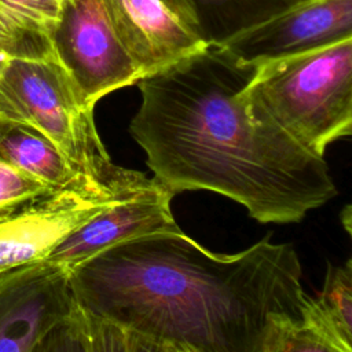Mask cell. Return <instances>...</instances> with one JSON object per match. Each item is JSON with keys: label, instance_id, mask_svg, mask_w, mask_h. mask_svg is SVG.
Returning a JSON list of instances; mask_svg holds the SVG:
<instances>
[{"label": "cell", "instance_id": "d6986e66", "mask_svg": "<svg viewBox=\"0 0 352 352\" xmlns=\"http://www.w3.org/2000/svg\"><path fill=\"white\" fill-rule=\"evenodd\" d=\"M54 55L19 37L0 22V72L11 58H51Z\"/></svg>", "mask_w": 352, "mask_h": 352}, {"label": "cell", "instance_id": "6da1fadb", "mask_svg": "<svg viewBox=\"0 0 352 352\" xmlns=\"http://www.w3.org/2000/svg\"><path fill=\"white\" fill-rule=\"evenodd\" d=\"M254 69L208 45L143 77L129 132L173 194L206 190L260 223H298L337 187L323 157L252 113L241 89Z\"/></svg>", "mask_w": 352, "mask_h": 352}, {"label": "cell", "instance_id": "5b68a950", "mask_svg": "<svg viewBox=\"0 0 352 352\" xmlns=\"http://www.w3.org/2000/svg\"><path fill=\"white\" fill-rule=\"evenodd\" d=\"M51 44L88 106L144 77L117 34L104 0H63Z\"/></svg>", "mask_w": 352, "mask_h": 352}, {"label": "cell", "instance_id": "8fae6325", "mask_svg": "<svg viewBox=\"0 0 352 352\" xmlns=\"http://www.w3.org/2000/svg\"><path fill=\"white\" fill-rule=\"evenodd\" d=\"M0 160L38 177L54 188H77L103 195V191L78 175L58 147L37 129L0 118Z\"/></svg>", "mask_w": 352, "mask_h": 352}, {"label": "cell", "instance_id": "ba28073f", "mask_svg": "<svg viewBox=\"0 0 352 352\" xmlns=\"http://www.w3.org/2000/svg\"><path fill=\"white\" fill-rule=\"evenodd\" d=\"M76 305L66 270L45 261L14 270L0 286V352H30Z\"/></svg>", "mask_w": 352, "mask_h": 352}, {"label": "cell", "instance_id": "e0dca14e", "mask_svg": "<svg viewBox=\"0 0 352 352\" xmlns=\"http://www.w3.org/2000/svg\"><path fill=\"white\" fill-rule=\"evenodd\" d=\"M30 352H89L84 312L76 305L73 312L51 327Z\"/></svg>", "mask_w": 352, "mask_h": 352}, {"label": "cell", "instance_id": "9a60e30c", "mask_svg": "<svg viewBox=\"0 0 352 352\" xmlns=\"http://www.w3.org/2000/svg\"><path fill=\"white\" fill-rule=\"evenodd\" d=\"M263 352H341L301 319H282L272 330Z\"/></svg>", "mask_w": 352, "mask_h": 352}, {"label": "cell", "instance_id": "2e32d148", "mask_svg": "<svg viewBox=\"0 0 352 352\" xmlns=\"http://www.w3.org/2000/svg\"><path fill=\"white\" fill-rule=\"evenodd\" d=\"M54 188L38 177L0 160V213L15 209Z\"/></svg>", "mask_w": 352, "mask_h": 352}, {"label": "cell", "instance_id": "30bf717a", "mask_svg": "<svg viewBox=\"0 0 352 352\" xmlns=\"http://www.w3.org/2000/svg\"><path fill=\"white\" fill-rule=\"evenodd\" d=\"M122 44L144 77L208 47L166 0H104Z\"/></svg>", "mask_w": 352, "mask_h": 352}, {"label": "cell", "instance_id": "8992f818", "mask_svg": "<svg viewBox=\"0 0 352 352\" xmlns=\"http://www.w3.org/2000/svg\"><path fill=\"white\" fill-rule=\"evenodd\" d=\"M131 195L59 188L1 212L0 275L43 261L72 232L106 208Z\"/></svg>", "mask_w": 352, "mask_h": 352}, {"label": "cell", "instance_id": "52a82bcc", "mask_svg": "<svg viewBox=\"0 0 352 352\" xmlns=\"http://www.w3.org/2000/svg\"><path fill=\"white\" fill-rule=\"evenodd\" d=\"M352 38V0H302L219 47L239 65H260Z\"/></svg>", "mask_w": 352, "mask_h": 352}, {"label": "cell", "instance_id": "277c9868", "mask_svg": "<svg viewBox=\"0 0 352 352\" xmlns=\"http://www.w3.org/2000/svg\"><path fill=\"white\" fill-rule=\"evenodd\" d=\"M241 96L254 116L323 157L352 133V38L257 66Z\"/></svg>", "mask_w": 352, "mask_h": 352}, {"label": "cell", "instance_id": "7a4b0ae2", "mask_svg": "<svg viewBox=\"0 0 352 352\" xmlns=\"http://www.w3.org/2000/svg\"><path fill=\"white\" fill-rule=\"evenodd\" d=\"M292 243L264 236L234 254L177 232L107 249L69 271L77 307L138 336L198 352H263L307 293Z\"/></svg>", "mask_w": 352, "mask_h": 352}, {"label": "cell", "instance_id": "ac0fdd59", "mask_svg": "<svg viewBox=\"0 0 352 352\" xmlns=\"http://www.w3.org/2000/svg\"><path fill=\"white\" fill-rule=\"evenodd\" d=\"M84 316L89 352H133L131 331L87 312Z\"/></svg>", "mask_w": 352, "mask_h": 352}, {"label": "cell", "instance_id": "7c38bea8", "mask_svg": "<svg viewBox=\"0 0 352 352\" xmlns=\"http://www.w3.org/2000/svg\"><path fill=\"white\" fill-rule=\"evenodd\" d=\"M206 45H220L302 0H166Z\"/></svg>", "mask_w": 352, "mask_h": 352}, {"label": "cell", "instance_id": "44dd1931", "mask_svg": "<svg viewBox=\"0 0 352 352\" xmlns=\"http://www.w3.org/2000/svg\"><path fill=\"white\" fill-rule=\"evenodd\" d=\"M16 270V268H15ZM14 271V270H12ZM12 271H10V272H6V274H3V275H0V286L11 276V274H12Z\"/></svg>", "mask_w": 352, "mask_h": 352}, {"label": "cell", "instance_id": "4fadbf2b", "mask_svg": "<svg viewBox=\"0 0 352 352\" xmlns=\"http://www.w3.org/2000/svg\"><path fill=\"white\" fill-rule=\"evenodd\" d=\"M301 320L341 352H352V258L327 263L323 287L314 297L307 294Z\"/></svg>", "mask_w": 352, "mask_h": 352}, {"label": "cell", "instance_id": "9c48e42d", "mask_svg": "<svg viewBox=\"0 0 352 352\" xmlns=\"http://www.w3.org/2000/svg\"><path fill=\"white\" fill-rule=\"evenodd\" d=\"M173 192L160 182L113 204L72 232L43 261L67 272L117 245L180 231L170 209Z\"/></svg>", "mask_w": 352, "mask_h": 352}, {"label": "cell", "instance_id": "3957f363", "mask_svg": "<svg viewBox=\"0 0 352 352\" xmlns=\"http://www.w3.org/2000/svg\"><path fill=\"white\" fill-rule=\"evenodd\" d=\"M0 118L29 125L48 138L73 169L111 194H135L158 183L116 165L88 106L55 56L11 58L0 72Z\"/></svg>", "mask_w": 352, "mask_h": 352}, {"label": "cell", "instance_id": "5bb4252c", "mask_svg": "<svg viewBox=\"0 0 352 352\" xmlns=\"http://www.w3.org/2000/svg\"><path fill=\"white\" fill-rule=\"evenodd\" d=\"M62 1L0 0V22L19 37L54 55L51 32L58 21Z\"/></svg>", "mask_w": 352, "mask_h": 352}, {"label": "cell", "instance_id": "ffe728a7", "mask_svg": "<svg viewBox=\"0 0 352 352\" xmlns=\"http://www.w3.org/2000/svg\"><path fill=\"white\" fill-rule=\"evenodd\" d=\"M131 334H132L133 352H198L186 345L168 342V341H155V340L138 336L135 333H131Z\"/></svg>", "mask_w": 352, "mask_h": 352}]
</instances>
